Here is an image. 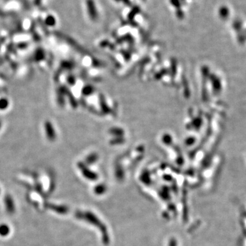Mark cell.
Wrapping results in <instances>:
<instances>
[{
	"label": "cell",
	"mask_w": 246,
	"mask_h": 246,
	"mask_svg": "<svg viewBox=\"0 0 246 246\" xmlns=\"http://www.w3.org/2000/svg\"><path fill=\"white\" fill-rule=\"evenodd\" d=\"M45 133H46L47 137L48 140L53 141L55 138V132L53 129V124H51V122L46 121L45 122Z\"/></svg>",
	"instance_id": "1"
},
{
	"label": "cell",
	"mask_w": 246,
	"mask_h": 246,
	"mask_svg": "<svg viewBox=\"0 0 246 246\" xmlns=\"http://www.w3.org/2000/svg\"><path fill=\"white\" fill-rule=\"evenodd\" d=\"M8 104H9V103H8V101L6 99H0V109L3 110L7 108Z\"/></svg>",
	"instance_id": "2"
},
{
	"label": "cell",
	"mask_w": 246,
	"mask_h": 246,
	"mask_svg": "<svg viewBox=\"0 0 246 246\" xmlns=\"http://www.w3.org/2000/svg\"><path fill=\"white\" fill-rule=\"evenodd\" d=\"M0 128H1V122H0Z\"/></svg>",
	"instance_id": "3"
}]
</instances>
